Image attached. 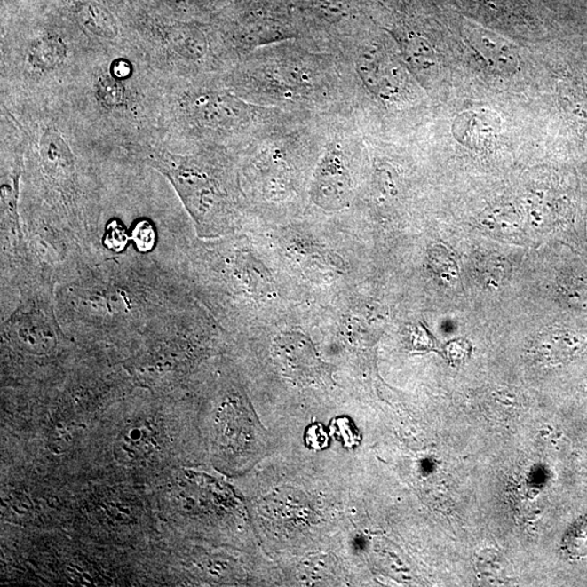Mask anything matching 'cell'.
<instances>
[{"label": "cell", "mask_w": 587, "mask_h": 587, "mask_svg": "<svg viewBox=\"0 0 587 587\" xmlns=\"http://www.w3.org/2000/svg\"><path fill=\"white\" fill-rule=\"evenodd\" d=\"M163 171L177 188L179 197L197 223L198 230L206 235L223 232L222 195L215 179L205 170L189 159L160 157Z\"/></svg>", "instance_id": "cell-1"}, {"label": "cell", "mask_w": 587, "mask_h": 587, "mask_svg": "<svg viewBox=\"0 0 587 587\" xmlns=\"http://www.w3.org/2000/svg\"><path fill=\"white\" fill-rule=\"evenodd\" d=\"M351 192V178L342 158L336 152L328 153L315 173L313 200L324 210H337L346 205Z\"/></svg>", "instance_id": "cell-2"}, {"label": "cell", "mask_w": 587, "mask_h": 587, "mask_svg": "<svg viewBox=\"0 0 587 587\" xmlns=\"http://www.w3.org/2000/svg\"><path fill=\"white\" fill-rule=\"evenodd\" d=\"M357 69L363 83L382 99H395L401 93L402 80L401 67L380 48L369 47L357 59Z\"/></svg>", "instance_id": "cell-3"}, {"label": "cell", "mask_w": 587, "mask_h": 587, "mask_svg": "<svg viewBox=\"0 0 587 587\" xmlns=\"http://www.w3.org/2000/svg\"><path fill=\"white\" fill-rule=\"evenodd\" d=\"M451 132L464 147L488 148L499 138L501 118L491 110L465 111L455 119Z\"/></svg>", "instance_id": "cell-4"}, {"label": "cell", "mask_w": 587, "mask_h": 587, "mask_svg": "<svg viewBox=\"0 0 587 587\" xmlns=\"http://www.w3.org/2000/svg\"><path fill=\"white\" fill-rule=\"evenodd\" d=\"M465 42L489 69L501 74H512L519 67V59L513 47L503 38L482 30H468Z\"/></svg>", "instance_id": "cell-5"}, {"label": "cell", "mask_w": 587, "mask_h": 587, "mask_svg": "<svg viewBox=\"0 0 587 587\" xmlns=\"http://www.w3.org/2000/svg\"><path fill=\"white\" fill-rule=\"evenodd\" d=\"M193 113L202 125L232 129L246 118L244 105L225 95H202L193 103Z\"/></svg>", "instance_id": "cell-6"}, {"label": "cell", "mask_w": 587, "mask_h": 587, "mask_svg": "<svg viewBox=\"0 0 587 587\" xmlns=\"http://www.w3.org/2000/svg\"><path fill=\"white\" fill-rule=\"evenodd\" d=\"M44 166L52 178L66 179L74 172L75 162L71 150L59 131L48 126L40 144Z\"/></svg>", "instance_id": "cell-7"}, {"label": "cell", "mask_w": 587, "mask_h": 587, "mask_svg": "<svg viewBox=\"0 0 587 587\" xmlns=\"http://www.w3.org/2000/svg\"><path fill=\"white\" fill-rule=\"evenodd\" d=\"M521 223L520 213L511 205L494 206L479 217V226L496 235H512Z\"/></svg>", "instance_id": "cell-8"}, {"label": "cell", "mask_w": 587, "mask_h": 587, "mask_svg": "<svg viewBox=\"0 0 587 587\" xmlns=\"http://www.w3.org/2000/svg\"><path fill=\"white\" fill-rule=\"evenodd\" d=\"M66 56L65 43L57 37H45L33 44L28 60L37 69L50 71L59 66Z\"/></svg>", "instance_id": "cell-9"}, {"label": "cell", "mask_w": 587, "mask_h": 587, "mask_svg": "<svg viewBox=\"0 0 587 587\" xmlns=\"http://www.w3.org/2000/svg\"><path fill=\"white\" fill-rule=\"evenodd\" d=\"M169 43L174 52L188 59H201L207 52L205 38L186 28H177L170 33Z\"/></svg>", "instance_id": "cell-10"}, {"label": "cell", "mask_w": 587, "mask_h": 587, "mask_svg": "<svg viewBox=\"0 0 587 587\" xmlns=\"http://www.w3.org/2000/svg\"><path fill=\"white\" fill-rule=\"evenodd\" d=\"M401 45L407 61L416 69L425 71L435 66L434 52L424 38L407 36L401 38Z\"/></svg>", "instance_id": "cell-11"}, {"label": "cell", "mask_w": 587, "mask_h": 587, "mask_svg": "<svg viewBox=\"0 0 587 587\" xmlns=\"http://www.w3.org/2000/svg\"><path fill=\"white\" fill-rule=\"evenodd\" d=\"M480 282L489 289H497L507 279L511 266L504 257L492 255L484 257L475 265Z\"/></svg>", "instance_id": "cell-12"}, {"label": "cell", "mask_w": 587, "mask_h": 587, "mask_svg": "<svg viewBox=\"0 0 587 587\" xmlns=\"http://www.w3.org/2000/svg\"><path fill=\"white\" fill-rule=\"evenodd\" d=\"M429 263L432 271L440 279L451 281L458 276L457 266L453 256L443 246H434L430 250Z\"/></svg>", "instance_id": "cell-13"}, {"label": "cell", "mask_w": 587, "mask_h": 587, "mask_svg": "<svg viewBox=\"0 0 587 587\" xmlns=\"http://www.w3.org/2000/svg\"><path fill=\"white\" fill-rule=\"evenodd\" d=\"M97 94H99L101 103L110 108H115L125 103L124 85L111 75L101 77L97 85Z\"/></svg>", "instance_id": "cell-14"}, {"label": "cell", "mask_w": 587, "mask_h": 587, "mask_svg": "<svg viewBox=\"0 0 587 587\" xmlns=\"http://www.w3.org/2000/svg\"><path fill=\"white\" fill-rule=\"evenodd\" d=\"M133 240L139 250L148 251L152 250L155 241H156V233H155L152 223L147 220L139 222L133 230Z\"/></svg>", "instance_id": "cell-15"}, {"label": "cell", "mask_w": 587, "mask_h": 587, "mask_svg": "<svg viewBox=\"0 0 587 587\" xmlns=\"http://www.w3.org/2000/svg\"><path fill=\"white\" fill-rule=\"evenodd\" d=\"M106 244L108 249L119 250L128 244V235L119 222L110 223L107 231Z\"/></svg>", "instance_id": "cell-16"}, {"label": "cell", "mask_w": 587, "mask_h": 587, "mask_svg": "<svg viewBox=\"0 0 587 587\" xmlns=\"http://www.w3.org/2000/svg\"><path fill=\"white\" fill-rule=\"evenodd\" d=\"M133 67L129 60L116 59L111 66V76L119 81L129 79L132 75Z\"/></svg>", "instance_id": "cell-17"}]
</instances>
